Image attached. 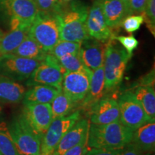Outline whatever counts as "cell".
<instances>
[{
	"label": "cell",
	"instance_id": "6da1fadb",
	"mask_svg": "<svg viewBox=\"0 0 155 155\" xmlns=\"http://www.w3.org/2000/svg\"><path fill=\"white\" fill-rule=\"evenodd\" d=\"M88 7L80 0L62 5L56 13L59 23L60 40L81 42L90 38L86 28Z\"/></svg>",
	"mask_w": 155,
	"mask_h": 155
},
{
	"label": "cell",
	"instance_id": "7a4b0ae2",
	"mask_svg": "<svg viewBox=\"0 0 155 155\" xmlns=\"http://www.w3.org/2000/svg\"><path fill=\"white\" fill-rule=\"evenodd\" d=\"M134 131L121 121L106 124L89 125L87 144L89 148L116 150L121 149L132 139Z\"/></svg>",
	"mask_w": 155,
	"mask_h": 155
},
{
	"label": "cell",
	"instance_id": "3957f363",
	"mask_svg": "<svg viewBox=\"0 0 155 155\" xmlns=\"http://www.w3.org/2000/svg\"><path fill=\"white\" fill-rule=\"evenodd\" d=\"M131 57L114 39L106 44L104 62L105 91L117 88L123 80L127 63Z\"/></svg>",
	"mask_w": 155,
	"mask_h": 155
},
{
	"label": "cell",
	"instance_id": "277c9868",
	"mask_svg": "<svg viewBox=\"0 0 155 155\" xmlns=\"http://www.w3.org/2000/svg\"><path fill=\"white\" fill-rule=\"evenodd\" d=\"M7 128L21 154L40 155L42 137L31 127L22 114L15 116Z\"/></svg>",
	"mask_w": 155,
	"mask_h": 155
},
{
	"label": "cell",
	"instance_id": "5b68a950",
	"mask_svg": "<svg viewBox=\"0 0 155 155\" xmlns=\"http://www.w3.org/2000/svg\"><path fill=\"white\" fill-rule=\"evenodd\" d=\"M28 35L49 53L60 40L59 23L56 13L38 12L30 25Z\"/></svg>",
	"mask_w": 155,
	"mask_h": 155
},
{
	"label": "cell",
	"instance_id": "8992f818",
	"mask_svg": "<svg viewBox=\"0 0 155 155\" xmlns=\"http://www.w3.org/2000/svg\"><path fill=\"white\" fill-rule=\"evenodd\" d=\"M38 12L35 0H0V17L8 21L10 29L31 25Z\"/></svg>",
	"mask_w": 155,
	"mask_h": 155
},
{
	"label": "cell",
	"instance_id": "52a82bcc",
	"mask_svg": "<svg viewBox=\"0 0 155 155\" xmlns=\"http://www.w3.org/2000/svg\"><path fill=\"white\" fill-rule=\"evenodd\" d=\"M118 105L119 121L133 131L150 121L144 108L131 91H127L120 96Z\"/></svg>",
	"mask_w": 155,
	"mask_h": 155
},
{
	"label": "cell",
	"instance_id": "ba28073f",
	"mask_svg": "<svg viewBox=\"0 0 155 155\" xmlns=\"http://www.w3.org/2000/svg\"><path fill=\"white\" fill-rule=\"evenodd\" d=\"M40 62L13 54L0 55V75L16 81H27L40 65Z\"/></svg>",
	"mask_w": 155,
	"mask_h": 155
},
{
	"label": "cell",
	"instance_id": "9c48e42d",
	"mask_svg": "<svg viewBox=\"0 0 155 155\" xmlns=\"http://www.w3.org/2000/svg\"><path fill=\"white\" fill-rule=\"evenodd\" d=\"M66 73L57 58L48 53L28 79L29 83L30 85H48L62 90V82Z\"/></svg>",
	"mask_w": 155,
	"mask_h": 155
},
{
	"label": "cell",
	"instance_id": "30bf717a",
	"mask_svg": "<svg viewBox=\"0 0 155 155\" xmlns=\"http://www.w3.org/2000/svg\"><path fill=\"white\" fill-rule=\"evenodd\" d=\"M81 119L80 111L53 119L41 139V154L53 155L59 141L67 131Z\"/></svg>",
	"mask_w": 155,
	"mask_h": 155
},
{
	"label": "cell",
	"instance_id": "8fae6325",
	"mask_svg": "<svg viewBox=\"0 0 155 155\" xmlns=\"http://www.w3.org/2000/svg\"><path fill=\"white\" fill-rule=\"evenodd\" d=\"M92 71L86 68L77 72H68L64 75L62 91L74 103H82L90 88Z\"/></svg>",
	"mask_w": 155,
	"mask_h": 155
},
{
	"label": "cell",
	"instance_id": "7c38bea8",
	"mask_svg": "<svg viewBox=\"0 0 155 155\" xmlns=\"http://www.w3.org/2000/svg\"><path fill=\"white\" fill-rule=\"evenodd\" d=\"M22 114L31 127L42 137L53 121L50 104L23 103Z\"/></svg>",
	"mask_w": 155,
	"mask_h": 155
},
{
	"label": "cell",
	"instance_id": "4fadbf2b",
	"mask_svg": "<svg viewBox=\"0 0 155 155\" xmlns=\"http://www.w3.org/2000/svg\"><path fill=\"white\" fill-rule=\"evenodd\" d=\"M86 28L91 38L103 42H107L116 35L106 24L99 0H95L88 9Z\"/></svg>",
	"mask_w": 155,
	"mask_h": 155
},
{
	"label": "cell",
	"instance_id": "5bb4252c",
	"mask_svg": "<svg viewBox=\"0 0 155 155\" xmlns=\"http://www.w3.org/2000/svg\"><path fill=\"white\" fill-rule=\"evenodd\" d=\"M88 110L91 124H106L119 120L118 101L114 98L102 97Z\"/></svg>",
	"mask_w": 155,
	"mask_h": 155
},
{
	"label": "cell",
	"instance_id": "9a60e30c",
	"mask_svg": "<svg viewBox=\"0 0 155 155\" xmlns=\"http://www.w3.org/2000/svg\"><path fill=\"white\" fill-rule=\"evenodd\" d=\"M106 44L92 38L81 42L79 56L83 65L91 71L104 65Z\"/></svg>",
	"mask_w": 155,
	"mask_h": 155
},
{
	"label": "cell",
	"instance_id": "2e32d148",
	"mask_svg": "<svg viewBox=\"0 0 155 155\" xmlns=\"http://www.w3.org/2000/svg\"><path fill=\"white\" fill-rule=\"evenodd\" d=\"M89 125L88 120L86 119H80L75 122L59 141L53 155H63L71 148L86 140L88 139Z\"/></svg>",
	"mask_w": 155,
	"mask_h": 155
},
{
	"label": "cell",
	"instance_id": "e0dca14e",
	"mask_svg": "<svg viewBox=\"0 0 155 155\" xmlns=\"http://www.w3.org/2000/svg\"><path fill=\"white\" fill-rule=\"evenodd\" d=\"M99 2L108 26L112 30L119 28L123 19L128 16L121 0H99Z\"/></svg>",
	"mask_w": 155,
	"mask_h": 155
},
{
	"label": "cell",
	"instance_id": "ac0fdd59",
	"mask_svg": "<svg viewBox=\"0 0 155 155\" xmlns=\"http://www.w3.org/2000/svg\"><path fill=\"white\" fill-rule=\"evenodd\" d=\"M25 92V86L18 81L0 75V102L17 104L23 100Z\"/></svg>",
	"mask_w": 155,
	"mask_h": 155
},
{
	"label": "cell",
	"instance_id": "d6986e66",
	"mask_svg": "<svg viewBox=\"0 0 155 155\" xmlns=\"http://www.w3.org/2000/svg\"><path fill=\"white\" fill-rule=\"evenodd\" d=\"M105 92V78L104 66H101L92 71L91 78L90 88L84 100L82 102L83 108L89 109L91 106L101 99Z\"/></svg>",
	"mask_w": 155,
	"mask_h": 155
},
{
	"label": "cell",
	"instance_id": "ffe728a7",
	"mask_svg": "<svg viewBox=\"0 0 155 155\" xmlns=\"http://www.w3.org/2000/svg\"><path fill=\"white\" fill-rule=\"evenodd\" d=\"M30 25H20L4 34L0 41V55L11 54L28 36Z\"/></svg>",
	"mask_w": 155,
	"mask_h": 155
},
{
	"label": "cell",
	"instance_id": "44dd1931",
	"mask_svg": "<svg viewBox=\"0 0 155 155\" xmlns=\"http://www.w3.org/2000/svg\"><path fill=\"white\" fill-rule=\"evenodd\" d=\"M131 141L143 152H152L155 148V123L149 121L134 131Z\"/></svg>",
	"mask_w": 155,
	"mask_h": 155
},
{
	"label": "cell",
	"instance_id": "7402d4cb",
	"mask_svg": "<svg viewBox=\"0 0 155 155\" xmlns=\"http://www.w3.org/2000/svg\"><path fill=\"white\" fill-rule=\"evenodd\" d=\"M62 90L45 84H34L25 92L23 103L51 104L55 96Z\"/></svg>",
	"mask_w": 155,
	"mask_h": 155
},
{
	"label": "cell",
	"instance_id": "603a6c76",
	"mask_svg": "<svg viewBox=\"0 0 155 155\" xmlns=\"http://www.w3.org/2000/svg\"><path fill=\"white\" fill-rule=\"evenodd\" d=\"M134 94L144 108L150 121L155 119V92L152 86L137 85L134 86Z\"/></svg>",
	"mask_w": 155,
	"mask_h": 155
},
{
	"label": "cell",
	"instance_id": "cb8c5ba5",
	"mask_svg": "<svg viewBox=\"0 0 155 155\" xmlns=\"http://www.w3.org/2000/svg\"><path fill=\"white\" fill-rule=\"evenodd\" d=\"M48 53V52H46L35 40L28 35L22 43L11 54L19 57L42 61Z\"/></svg>",
	"mask_w": 155,
	"mask_h": 155
},
{
	"label": "cell",
	"instance_id": "d4e9b609",
	"mask_svg": "<svg viewBox=\"0 0 155 155\" xmlns=\"http://www.w3.org/2000/svg\"><path fill=\"white\" fill-rule=\"evenodd\" d=\"M74 105L71 98L61 91L50 104L53 119L68 116L73 110Z\"/></svg>",
	"mask_w": 155,
	"mask_h": 155
},
{
	"label": "cell",
	"instance_id": "484cf974",
	"mask_svg": "<svg viewBox=\"0 0 155 155\" xmlns=\"http://www.w3.org/2000/svg\"><path fill=\"white\" fill-rule=\"evenodd\" d=\"M0 154L2 155H22L13 142L5 122H0Z\"/></svg>",
	"mask_w": 155,
	"mask_h": 155
},
{
	"label": "cell",
	"instance_id": "4316f807",
	"mask_svg": "<svg viewBox=\"0 0 155 155\" xmlns=\"http://www.w3.org/2000/svg\"><path fill=\"white\" fill-rule=\"evenodd\" d=\"M81 43V42L60 40L48 53L51 54L57 59L68 54H78L80 51Z\"/></svg>",
	"mask_w": 155,
	"mask_h": 155
},
{
	"label": "cell",
	"instance_id": "83f0119b",
	"mask_svg": "<svg viewBox=\"0 0 155 155\" xmlns=\"http://www.w3.org/2000/svg\"><path fill=\"white\" fill-rule=\"evenodd\" d=\"M60 65L66 72H77L86 68L78 54H68L58 58Z\"/></svg>",
	"mask_w": 155,
	"mask_h": 155
},
{
	"label": "cell",
	"instance_id": "f1b7e54d",
	"mask_svg": "<svg viewBox=\"0 0 155 155\" xmlns=\"http://www.w3.org/2000/svg\"><path fill=\"white\" fill-rule=\"evenodd\" d=\"M143 22H144V17L141 14L130 15L123 19L121 26L123 27L126 32L131 33L138 30Z\"/></svg>",
	"mask_w": 155,
	"mask_h": 155
},
{
	"label": "cell",
	"instance_id": "f546056e",
	"mask_svg": "<svg viewBox=\"0 0 155 155\" xmlns=\"http://www.w3.org/2000/svg\"><path fill=\"white\" fill-rule=\"evenodd\" d=\"M144 17V22L147 23V28L154 35L155 32V0H147L146 8L141 13Z\"/></svg>",
	"mask_w": 155,
	"mask_h": 155
},
{
	"label": "cell",
	"instance_id": "4dcf8cb0",
	"mask_svg": "<svg viewBox=\"0 0 155 155\" xmlns=\"http://www.w3.org/2000/svg\"><path fill=\"white\" fill-rule=\"evenodd\" d=\"M38 11L45 13H57L62 5L61 0H35Z\"/></svg>",
	"mask_w": 155,
	"mask_h": 155
},
{
	"label": "cell",
	"instance_id": "1f68e13d",
	"mask_svg": "<svg viewBox=\"0 0 155 155\" xmlns=\"http://www.w3.org/2000/svg\"><path fill=\"white\" fill-rule=\"evenodd\" d=\"M114 40L119 41L127 52L129 55H132L134 50L137 49L138 47L139 42L136 39L134 35H131L129 36H116L114 35L113 37Z\"/></svg>",
	"mask_w": 155,
	"mask_h": 155
},
{
	"label": "cell",
	"instance_id": "d6a6232c",
	"mask_svg": "<svg viewBox=\"0 0 155 155\" xmlns=\"http://www.w3.org/2000/svg\"><path fill=\"white\" fill-rule=\"evenodd\" d=\"M147 0H130L129 13L130 15H140L146 8Z\"/></svg>",
	"mask_w": 155,
	"mask_h": 155
},
{
	"label": "cell",
	"instance_id": "836d02e7",
	"mask_svg": "<svg viewBox=\"0 0 155 155\" xmlns=\"http://www.w3.org/2000/svg\"><path fill=\"white\" fill-rule=\"evenodd\" d=\"M87 140L88 139L71 148L64 153L63 155H85L89 149L87 144Z\"/></svg>",
	"mask_w": 155,
	"mask_h": 155
},
{
	"label": "cell",
	"instance_id": "e575fe53",
	"mask_svg": "<svg viewBox=\"0 0 155 155\" xmlns=\"http://www.w3.org/2000/svg\"><path fill=\"white\" fill-rule=\"evenodd\" d=\"M144 152L141 151L134 143L131 141L123 148L121 149L118 155H143Z\"/></svg>",
	"mask_w": 155,
	"mask_h": 155
},
{
	"label": "cell",
	"instance_id": "d590c367",
	"mask_svg": "<svg viewBox=\"0 0 155 155\" xmlns=\"http://www.w3.org/2000/svg\"><path fill=\"white\" fill-rule=\"evenodd\" d=\"M121 149L107 150L100 148H89L85 155H118Z\"/></svg>",
	"mask_w": 155,
	"mask_h": 155
},
{
	"label": "cell",
	"instance_id": "8d00e7d4",
	"mask_svg": "<svg viewBox=\"0 0 155 155\" xmlns=\"http://www.w3.org/2000/svg\"><path fill=\"white\" fill-rule=\"evenodd\" d=\"M137 85H144V86H149L154 87V71L152 70L150 73H147L146 75L141 78L138 82L136 83L134 86Z\"/></svg>",
	"mask_w": 155,
	"mask_h": 155
},
{
	"label": "cell",
	"instance_id": "74e56055",
	"mask_svg": "<svg viewBox=\"0 0 155 155\" xmlns=\"http://www.w3.org/2000/svg\"><path fill=\"white\" fill-rule=\"evenodd\" d=\"M121 1L125 6L128 15H130V13H129V2H130V0H121Z\"/></svg>",
	"mask_w": 155,
	"mask_h": 155
},
{
	"label": "cell",
	"instance_id": "f35d334b",
	"mask_svg": "<svg viewBox=\"0 0 155 155\" xmlns=\"http://www.w3.org/2000/svg\"><path fill=\"white\" fill-rule=\"evenodd\" d=\"M3 35H4V33H3V32H2V31L1 30H0V41H1V40H2V38Z\"/></svg>",
	"mask_w": 155,
	"mask_h": 155
},
{
	"label": "cell",
	"instance_id": "ab89813d",
	"mask_svg": "<svg viewBox=\"0 0 155 155\" xmlns=\"http://www.w3.org/2000/svg\"><path fill=\"white\" fill-rule=\"evenodd\" d=\"M143 155H152V154L151 152H147V154H143Z\"/></svg>",
	"mask_w": 155,
	"mask_h": 155
},
{
	"label": "cell",
	"instance_id": "60d3db41",
	"mask_svg": "<svg viewBox=\"0 0 155 155\" xmlns=\"http://www.w3.org/2000/svg\"><path fill=\"white\" fill-rule=\"evenodd\" d=\"M1 111H2V107L1 106H0V113H1Z\"/></svg>",
	"mask_w": 155,
	"mask_h": 155
},
{
	"label": "cell",
	"instance_id": "b9f144b4",
	"mask_svg": "<svg viewBox=\"0 0 155 155\" xmlns=\"http://www.w3.org/2000/svg\"><path fill=\"white\" fill-rule=\"evenodd\" d=\"M40 155H49V154H40Z\"/></svg>",
	"mask_w": 155,
	"mask_h": 155
},
{
	"label": "cell",
	"instance_id": "7bdbcfd3",
	"mask_svg": "<svg viewBox=\"0 0 155 155\" xmlns=\"http://www.w3.org/2000/svg\"><path fill=\"white\" fill-rule=\"evenodd\" d=\"M64 1H70V0H64Z\"/></svg>",
	"mask_w": 155,
	"mask_h": 155
},
{
	"label": "cell",
	"instance_id": "ee69618b",
	"mask_svg": "<svg viewBox=\"0 0 155 155\" xmlns=\"http://www.w3.org/2000/svg\"><path fill=\"white\" fill-rule=\"evenodd\" d=\"M0 155H2V154H0Z\"/></svg>",
	"mask_w": 155,
	"mask_h": 155
}]
</instances>
